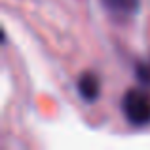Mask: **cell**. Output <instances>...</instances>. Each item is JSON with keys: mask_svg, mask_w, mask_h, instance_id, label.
Wrapping results in <instances>:
<instances>
[{"mask_svg": "<svg viewBox=\"0 0 150 150\" xmlns=\"http://www.w3.org/2000/svg\"><path fill=\"white\" fill-rule=\"evenodd\" d=\"M135 76L143 86H150V57L146 61H139L135 65Z\"/></svg>", "mask_w": 150, "mask_h": 150, "instance_id": "cell-4", "label": "cell"}, {"mask_svg": "<svg viewBox=\"0 0 150 150\" xmlns=\"http://www.w3.org/2000/svg\"><path fill=\"white\" fill-rule=\"evenodd\" d=\"M78 93L84 101L88 103H93L99 99L101 95V80L97 74L93 72H84L80 78H78Z\"/></svg>", "mask_w": 150, "mask_h": 150, "instance_id": "cell-2", "label": "cell"}, {"mask_svg": "<svg viewBox=\"0 0 150 150\" xmlns=\"http://www.w3.org/2000/svg\"><path fill=\"white\" fill-rule=\"evenodd\" d=\"M103 6L118 17H131L139 11V0H101Z\"/></svg>", "mask_w": 150, "mask_h": 150, "instance_id": "cell-3", "label": "cell"}, {"mask_svg": "<svg viewBox=\"0 0 150 150\" xmlns=\"http://www.w3.org/2000/svg\"><path fill=\"white\" fill-rule=\"evenodd\" d=\"M122 110L129 124L144 127L150 124V93L144 89H127L122 99Z\"/></svg>", "mask_w": 150, "mask_h": 150, "instance_id": "cell-1", "label": "cell"}]
</instances>
